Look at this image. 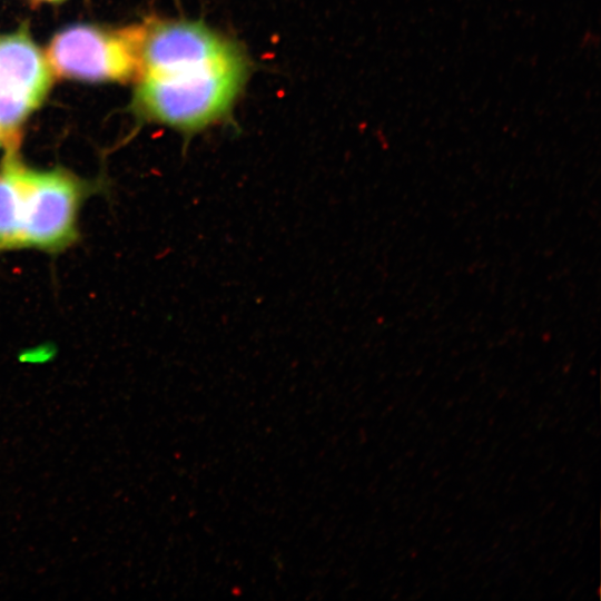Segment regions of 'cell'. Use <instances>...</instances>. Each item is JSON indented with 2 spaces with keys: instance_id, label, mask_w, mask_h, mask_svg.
<instances>
[{
  "instance_id": "6da1fadb",
  "label": "cell",
  "mask_w": 601,
  "mask_h": 601,
  "mask_svg": "<svg viewBox=\"0 0 601 601\" xmlns=\"http://www.w3.org/2000/svg\"><path fill=\"white\" fill-rule=\"evenodd\" d=\"M140 53L135 110L185 139L228 120L249 76L238 43L200 20L144 23Z\"/></svg>"
},
{
  "instance_id": "7a4b0ae2",
  "label": "cell",
  "mask_w": 601,
  "mask_h": 601,
  "mask_svg": "<svg viewBox=\"0 0 601 601\" xmlns=\"http://www.w3.org/2000/svg\"><path fill=\"white\" fill-rule=\"evenodd\" d=\"M144 24L106 29L73 24L58 32L47 50L53 73L85 81H136L141 71Z\"/></svg>"
},
{
  "instance_id": "3957f363",
  "label": "cell",
  "mask_w": 601,
  "mask_h": 601,
  "mask_svg": "<svg viewBox=\"0 0 601 601\" xmlns=\"http://www.w3.org/2000/svg\"><path fill=\"white\" fill-rule=\"evenodd\" d=\"M22 247L60 252L78 237L88 184L67 170L21 169Z\"/></svg>"
},
{
  "instance_id": "277c9868",
  "label": "cell",
  "mask_w": 601,
  "mask_h": 601,
  "mask_svg": "<svg viewBox=\"0 0 601 601\" xmlns=\"http://www.w3.org/2000/svg\"><path fill=\"white\" fill-rule=\"evenodd\" d=\"M52 70L26 29L0 36V144L17 151L24 121L46 98Z\"/></svg>"
},
{
  "instance_id": "5b68a950",
  "label": "cell",
  "mask_w": 601,
  "mask_h": 601,
  "mask_svg": "<svg viewBox=\"0 0 601 601\" xmlns=\"http://www.w3.org/2000/svg\"><path fill=\"white\" fill-rule=\"evenodd\" d=\"M17 151L0 166V253L22 247L21 169Z\"/></svg>"
},
{
  "instance_id": "8992f818",
  "label": "cell",
  "mask_w": 601,
  "mask_h": 601,
  "mask_svg": "<svg viewBox=\"0 0 601 601\" xmlns=\"http://www.w3.org/2000/svg\"><path fill=\"white\" fill-rule=\"evenodd\" d=\"M39 1L57 2V1H61V0H39Z\"/></svg>"
}]
</instances>
